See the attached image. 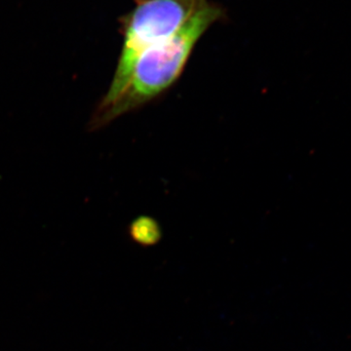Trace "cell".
<instances>
[{
  "instance_id": "obj_1",
  "label": "cell",
  "mask_w": 351,
  "mask_h": 351,
  "mask_svg": "<svg viewBox=\"0 0 351 351\" xmlns=\"http://www.w3.org/2000/svg\"><path fill=\"white\" fill-rule=\"evenodd\" d=\"M219 16V9L208 4L175 36L142 51L121 91L97 108L92 128H100L166 91L181 75L195 44Z\"/></svg>"
},
{
  "instance_id": "obj_2",
  "label": "cell",
  "mask_w": 351,
  "mask_h": 351,
  "mask_svg": "<svg viewBox=\"0 0 351 351\" xmlns=\"http://www.w3.org/2000/svg\"><path fill=\"white\" fill-rule=\"evenodd\" d=\"M208 4L207 0H138L127 20L117 73L101 103L112 101L121 91L142 51L175 36Z\"/></svg>"
},
{
  "instance_id": "obj_3",
  "label": "cell",
  "mask_w": 351,
  "mask_h": 351,
  "mask_svg": "<svg viewBox=\"0 0 351 351\" xmlns=\"http://www.w3.org/2000/svg\"><path fill=\"white\" fill-rule=\"evenodd\" d=\"M132 235L134 239L137 240L140 243L149 244L156 242L158 232L156 226L151 225V221L141 219L134 223L132 228Z\"/></svg>"
}]
</instances>
